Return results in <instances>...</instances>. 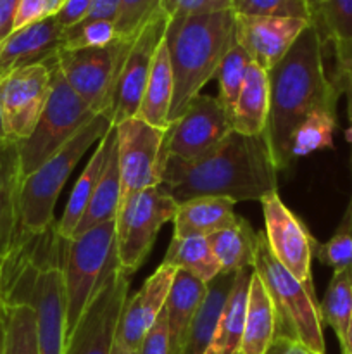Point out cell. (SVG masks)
<instances>
[{"instance_id": "6da1fadb", "label": "cell", "mask_w": 352, "mask_h": 354, "mask_svg": "<svg viewBox=\"0 0 352 354\" xmlns=\"http://www.w3.org/2000/svg\"><path fill=\"white\" fill-rule=\"evenodd\" d=\"M276 175L266 133L247 137L231 131L216 149L193 161L166 156L161 187L178 204L206 196L261 203L278 192Z\"/></svg>"}, {"instance_id": "7a4b0ae2", "label": "cell", "mask_w": 352, "mask_h": 354, "mask_svg": "<svg viewBox=\"0 0 352 354\" xmlns=\"http://www.w3.org/2000/svg\"><path fill=\"white\" fill-rule=\"evenodd\" d=\"M269 151L278 171L292 165V135L307 114L321 107L337 109L340 90L324 69V45L316 24L299 35L285 57L268 71Z\"/></svg>"}, {"instance_id": "3957f363", "label": "cell", "mask_w": 352, "mask_h": 354, "mask_svg": "<svg viewBox=\"0 0 352 354\" xmlns=\"http://www.w3.org/2000/svg\"><path fill=\"white\" fill-rule=\"evenodd\" d=\"M173 71V102L168 124L188 109L193 97L219 69L235 44V14L231 10L178 16L168 21L164 33Z\"/></svg>"}, {"instance_id": "277c9868", "label": "cell", "mask_w": 352, "mask_h": 354, "mask_svg": "<svg viewBox=\"0 0 352 354\" xmlns=\"http://www.w3.org/2000/svg\"><path fill=\"white\" fill-rule=\"evenodd\" d=\"M113 127L109 113L97 114L57 154L47 159L40 168L23 180L19 197V244L26 239L45 234L52 225H55L54 207L62 187L85 152L95 142L102 140Z\"/></svg>"}, {"instance_id": "5b68a950", "label": "cell", "mask_w": 352, "mask_h": 354, "mask_svg": "<svg viewBox=\"0 0 352 354\" xmlns=\"http://www.w3.org/2000/svg\"><path fill=\"white\" fill-rule=\"evenodd\" d=\"M119 270L116 256V220L97 225L66 241L62 277L66 297V341L93 297Z\"/></svg>"}, {"instance_id": "8992f818", "label": "cell", "mask_w": 352, "mask_h": 354, "mask_svg": "<svg viewBox=\"0 0 352 354\" xmlns=\"http://www.w3.org/2000/svg\"><path fill=\"white\" fill-rule=\"evenodd\" d=\"M252 270L264 283L273 301L276 311V334L295 339L317 354H326L316 290L307 289L276 261L264 232L257 234Z\"/></svg>"}, {"instance_id": "52a82bcc", "label": "cell", "mask_w": 352, "mask_h": 354, "mask_svg": "<svg viewBox=\"0 0 352 354\" xmlns=\"http://www.w3.org/2000/svg\"><path fill=\"white\" fill-rule=\"evenodd\" d=\"M97 114L72 92L57 64L52 76L50 95L40 120L33 133L19 144L21 171L24 178L57 154Z\"/></svg>"}, {"instance_id": "ba28073f", "label": "cell", "mask_w": 352, "mask_h": 354, "mask_svg": "<svg viewBox=\"0 0 352 354\" xmlns=\"http://www.w3.org/2000/svg\"><path fill=\"white\" fill-rule=\"evenodd\" d=\"M178 203L161 185L150 187L119 204L116 214V256L119 268L133 273L144 265L162 225L175 220Z\"/></svg>"}, {"instance_id": "9c48e42d", "label": "cell", "mask_w": 352, "mask_h": 354, "mask_svg": "<svg viewBox=\"0 0 352 354\" xmlns=\"http://www.w3.org/2000/svg\"><path fill=\"white\" fill-rule=\"evenodd\" d=\"M133 40L117 38L100 48L59 50L57 64L62 76L72 92L95 114H110L121 66Z\"/></svg>"}, {"instance_id": "30bf717a", "label": "cell", "mask_w": 352, "mask_h": 354, "mask_svg": "<svg viewBox=\"0 0 352 354\" xmlns=\"http://www.w3.org/2000/svg\"><path fill=\"white\" fill-rule=\"evenodd\" d=\"M57 55L0 76V107L7 140L21 144L33 133L52 88Z\"/></svg>"}, {"instance_id": "8fae6325", "label": "cell", "mask_w": 352, "mask_h": 354, "mask_svg": "<svg viewBox=\"0 0 352 354\" xmlns=\"http://www.w3.org/2000/svg\"><path fill=\"white\" fill-rule=\"evenodd\" d=\"M121 203L150 187L161 185L164 138L168 128L152 127L140 118L116 124ZM119 203V204H121Z\"/></svg>"}, {"instance_id": "7c38bea8", "label": "cell", "mask_w": 352, "mask_h": 354, "mask_svg": "<svg viewBox=\"0 0 352 354\" xmlns=\"http://www.w3.org/2000/svg\"><path fill=\"white\" fill-rule=\"evenodd\" d=\"M231 131V114L219 97L199 93L193 97L183 116L168 128L162 152L164 158L175 156L193 161L216 149Z\"/></svg>"}, {"instance_id": "4fadbf2b", "label": "cell", "mask_w": 352, "mask_h": 354, "mask_svg": "<svg viewBox=\"0 0 352 354\" xmlns=\"http://www.w3.org/2000/svg\"><path fill=\"white\" fill-rule=\"evenodd\" d=\"M130 273L117 270L93 297L71 337L64 354H110L117 334L121 311L128 299Z\"/></svg>"}, {"instance_id": "5bb4252c", "label": "cell", "mask_w": 352, "mask_h": 354, "mask_svg": "<svg viewBox=\"0 0 352 354\" xmlns=\"http://www.w3.org/2000/svg\"><path fill=\"white\" fill-rule=\"evenodd\" d=\"M266 223V241L276 261L289 270L307 289L314 290L311 261L316 239L309 234L299 216L292 213L280 199L278 192H271L261 199Z\"/></svg>"}, {"instance_id": "9a60e30c", "label": "cell", "mask_w": 352, "mask_h": 354, "mask_svg": "<svg viewBox=\"0 0 352 354\" xmlns=\"http://www.w3.org/2000/svg\"><path fill=\"white\" fill-rule=\"evenodd\" d=\"M168 21L169 17L162 10H159L141 28V31L135 37L133 44L128 48L123 66H121L113 109H110V120H113L114 127L119 124L121 121L137 116L148 76H150L152 64H154L155 52H157L161 41L164 40Z\"/></svg>"}, {"instance_id": "2e32d148", "label": "cell", "mask_w": 352, "mask_h": 354, "mask_svg": "<svg viewBox=\"0 0 352 354\" xmlns=\"http://www.w3.org/2000/svg\"><path fill=\"white\" fill-rule=\"evenodd\" d=\"M311 21L295 17L235 16V40L264 71L275 68Z\"/></svg>"}, {"instance_id": "e0dca14e", "label": "cell", "mask_w": 352, "mask_h": 354, "mask_svg": "<svg viewBox=\"0 0 352 354\" xmlns=\"http://www.w3.org/2000/svg\"><path fill=\"white\" fill-rule=\"evenodd\" d=\"M176 268L162 263L131 299H126L117 324L116 339L130 351L137 353L147 332L154 327L168 301L175 282Z\"/></svg>"}, {"instance_id": "ac0fdd59", "label": "cell", "mask_w": 352, "mask_h": 354, "mask_svg": "<svg viewBox=\"0 0 352 354\" xmlns=\"http://www.w3.org/2000/svg\"><path fill=\"white\" fill-rule=\"evenodd\" d=\"M62 45L64 28L55 16L12 31L0 41V76L24 66L48 61L59 54Z\"/></svg>"}, {"instance_id": "d6986e66", "label": "cell", "mask_w": 352, "mask_h": 354, "mask_svg": "<svg viewBox=\"0 0 352 354\" xmlns=\"http://www.w3.org/2000/svg\"><path fill=\"white\" fill-rule=\"evenodd\" d=\"M23 180L19 144L0 140V268L21 241L19 197Z\"/></svg>"}, {"instance_id": "ffe728a7", "label": "cell", "mask_w": 352, "mask_h": 354, "mask_svg": "<svg viewBox=\"0 0 352 354\" xmlns=\"http://www.w3.org/2000/svg\"><path fill=\"white\" fill-rule=\"evenodd\" d=\"M206 292V283L183 270H176L175 282L164 306L166 318H168L169 354H183L190 328Z\"/></svg>"}, {"instance_id": "44dd1931", "label": "cell", "mask_w": 352, "mask_h": 354, "mask_svg": "<svg viewBox=\"0 0 352 354\" xmlns=\"http://www.w3.org/2000/svg\"><path fill=\"white\" fill-rule=\"evenodd\" d=\"M235 204L226 197H193L178 204L173 220V237H209L216 232L233 227L238 221Z\"/></svg>"}, {"instance_id": "7402d4cb", "label": "cell", "mask_w": 352, "mask_h": 354, "mask_svg": "<svg viewBox=\"0 0 352 354\" xmlns=\"http://www.w3.org/2000/svg\"><path fill=\"white\" fill-rule=\"evenodd\" d=\"M116 128L113 127L107 131L106 137L99 142L97 149L93 151L92 158H90L88 165L85 166V169L79 175L78 182L75 183V189H72L71 196H69L62 218L57 223V234L64 241H71L72 235H75L76 227L79 225L86 207H88L90 199H92L93 192H95L97 183H99L104 168L107 165L110 151H113L114 144H116Z\"/></svg>"}, {"instance_id": "603a6c76", "label": "cell", "mask_w": 352, "mask_h": 354, "mask_svg": "<svg viewBox=\"0 0 352 354\" xmlns=\"http://www.w3.org/2000/svg\"><path fill=\"white\" fill-rule=\"evenodd\" d=\"M269 118L268 71L252 62L238 99L231 111L233 131L257 137L266 131Z\"/></svg>"}, {"instance_id": "cb8c5ba5", "label": "cell", "mask_w": 352, "mask_h": 354, "mask_svg": "<svg viewBox=\"0 0 352 354\" xmlns=\"http://www.w3.org/2000/svg\"><path fill=\"white\" fill-rule=\"evenodd\" d=\"M252 268L237 272L233 287L230 290L223 313H221L217 327L214 330L213 341L206 354H238L244 337L245 311H247L248 287H251Z\"/></svg>"}, {"instance_id": "d4e9b609", "label": "cell", "mask_w": 352, "mask_h": 354, "mask_svg": "<svg viewBox=\"0 0 352 354\" xmlns=\"http://www.w3.org/2000/svg\"><path fill=\"white\" fill-rule=\"evenodd\" d=\"M276 335V311L273 301L255 272H252L245 311L242 354H266Z\"/></svg>"}, {"instance_id": "484cf974", "label": "cell", "mask_w": 352, "mask_h": 354, "mask_svg": "<svg viewBox=\"0 0 352 354\" xmlns=\"http://www.w3.org/2000/svg\"><path fill=\"white\" fill-rule=\"evenodd\" d=\"M237 272H221L211 283H207V292L202 304L195 315L192 328H190L188 341H186L183 354H206L213 341L214 330L217 327L224 303H226L230 290L233 287Z\"/></svg>"}, {"instance_id": "4316f807", "label": "cell", "mask_w": 352, "mask_h": 354, "mask_svg": "<svg viewBox=\"0 0 352 354\" xmlns=\"http://www.w3.org/2000/svg\"><path fill=\"white\" fill-rule=\"evenodd\" d=\"M173 102V71L164 40L155 52L150 76L141 97L140 107L135 118L159 128H169L168 116Z\"/></svg>"}, {"instance_id": "83f0119b", "label": "cell", "mask_w": 352, "mask_h": 354, "mask_svg": "<svg viewBox=\"0 0 352 354\" xmlns=\"http://www.w3.org/2000/svg\"><path fill=\"white\" fill-rule=\"evenodd\" d=\"M207 241L223 272L235 273L254 266L257 232H254L245 218L238 216L233 227L209 235Z\"/></svg>"}, {"instance_id": "f1b7e54d", "label": "cell", "mask_w": 352, "mask_h": 354, "mask_svg": "<svg viewBox=\"0 0 352 354\" xmlns=\"http://www.w3.org/2000/svg\"><path fill=\"white\" fill-rule=\"evenodd\" d=\"M121 203V176H119V166H117V137L116 144H114L113 151H110L107 165L104 168L102 176H100L99 183L95 187L92 199H90L88 207H86L85 214H83L81 221L76 227L75 235L83 234V232L90 230V228L97 227V225L107 223V221L116 220L117 209H119ZM72 235V237H75Z\"/></svg>"}, {"instance_id": "f546056e", "label": "cell", "mask_w": 352, "mask_h": 354, "mask_svg": "<svg viewBox=\"0 0 352 354\" xmlns=\"http://www.w3.org/2000/svg\"><path fill=\"white\" fill-rule=\"evenodd\" d=\"M162 263L190 273L206 286L223 272L207 237H173Z\"/></svg>"}, {"instance_id": "4dcf8cb0", "label": "cell", "mask_w": 352, "mask_h": 354, "mask_svg": "<svg viewBox=\"0 0 352 354\" xmlns=\"http://www.w3.org/2000/svg\"><path fill=\"white\" fill-rule=\"evenodd\" d=\"M352 315V266L333 272L326 287L323 301L320 303V317L337 335L340 346L344 344L349 322Z\"/></svg>"}, {"instance_id": "1f68e13d", "label": "cell", "mask_w": 352, "mask_h": 354, "mask_svg": "<svg viewBox=\"0 0 352 354\" xmlns=\"http://www.w3.org/2000/svg\"><path fill=\"white\" fill-rule=\"evenodd\" d=\"M324 45H331L335 57L352 47V0H323L313 14Z\"/></svg>"}, {"instance_id": "d6a6232c", "label": "cell", "mask_w": 352, "mask_h": 354, "mask_svg": "<svg viewBox=\"0 0 352 354\" xmlns=\"http://www.w3.org/2000/svg\"><path fill=\"white\" fill-rule=\"evenodd\" d=\"M337 130V109L321 107L307 114L292 135V158H302L314 151L333 147Z\"/></svg>"}, {"instance_id": "836d02e7", "label": "cell", "mask_w": 352, "mask_h": 354, "mask_svg": "<svg viewBox=\"0 0 352 354\" xmlns=\"http://www.w3.org/2000/svg\"><path fill=\"white\" fill-rule=\"evenodd\" d=\"M2 354H40L37 320L30 304H3Z\"/></svg>"}, {"instance_id": "e575fe53", "label": "cell", "mask_w": 352, "mask_h": 354, "mask_svg": "<svg viewBox=\"0 0 352 354\" xmlns=\"http://www.w3.org/2000/svg\"><path fill=\"white\" fill-rule=\"evenodd\" d=\"M251 64V55L235 40V44L226 52L216 73L217 80H219V95L217 97H219L221 102L224 104V107H226L230 114L233 111V106L237 102L242 86H244L245 76H247Z\"/></svg>"}, {"instance_id": "d590c367", "label": "cell", "mask_w": 352, "mask_h": 354, "mask_svg": "<svg viewBox=\"0 0 352 354\" xmlns=\"http://www.w3.org/2000/svg\"><path fill=\"white\" fill-rule=\"evenodd\" d=\"M313 256L323 265L330 266L333 272L352 266V199L344 220L328 242L314 241Z\"/></svg>"}, {"instance_id": "8d00e7d4", "label": "cell", "mask_w": 352, "mask_h": 354, "mask_svg": "<svg viewBox=\"0 0 352 354\" xmlns=\"http://www.w3.org/2000/svg\"><path fill=\"white\" fill-rule=\"evenodd\" d=\"M235 16L295 17L313 21V10L306 0H231Z\"/></svg>"}, {"instance_id": "74e56055", "label": "cell", "mask_w": 352, "mask_h": 354, "mask_svg": "<svg viewBox=\"0 0 352 354\" xmlns=\"http://www.w3.org/2000/svg\"><path fill=\"white\" fill-rule=\"evenodd\" d=\"M117 40L116 24L109 21H81L64 30L62 48H100Z\"/></svg>"}, {"instance_id": "f35d334b", "label": "cell", "mask_w": 352, "mask_h": 354, "mask_svg": "<svg viewBox=\"0 0 352 354\" xmlns=\"http://www.w3.org/2000/svg\"><path fill=\"white\" fill-rule=\"evenodd\" d=\"M161 10V0H119L116 33L121 40H133L141 28Z\"/></svg>"}, {"instance_id": "ab89813d", "label": "cell", "mask_w": 352, "mask_h": 354, "mask_svg": "<svg viewBox=\"0 0 352 354\" xmlns=\"http://www.w3.org/2000/svg\"><path fill=\"white\" fill-rule=\"evenodd\" d=\"M66 0H19L12 31L57 16Z\"/></svg>"}, {"instance_id": "60d3db41", "label": "cell", "mask_w": 352, "mask_h": 354, "mask_svg": "<svg viewBox=\"0 0 352 354\" xmlns=\"http://www.w3.org/2000/svg\"><path fill=\"white\" fill-rule=\"evenodd\" d=\"M161 10L166 16H199V14L231 10V0H161Z\"/></svg>"}, {"instance_id": "b9f144b4", "label": "cell", "mask_w": 352, "mask_h": 354, "mask_svg": "<svg viewBox=\"0 0 352 354\" xmlns=\"http://www.w3.org/2000/svg\"><path fill=\"white\" fill-rule=\"evenodd\" d=\"M135 354H169V334L166 310H162V313L159 315L157 322L147 332L140 348Z\"/></svg>"}, {"instance_id": "7bdbcfd3", "label": "cell", "mask_w": 352, "mask_h": 354, "mask_svg": "<svg viewBox=\"0 0 352 354\" xmlns=\"http://www.w3.org/2000/svg\"><path fill=\"white\" fill-rule=\"evenodd\" d=\"M90 6H92V0H66L62 9L55 16V19H57V23L64 30L66 28H71L85 19Z\"/></svg>"}, {"instance_id": "ee69618b", "label": "cell", "mask_w": 352, "mask_h": 354, "mask_svg": "<svg viewBox=\"0 0 352 354\" xmlns=\"http://www.w3.org/2000/svg\"><path fill=\"white\" fill-rule=\"evenodd\" d=\"M340 92L349 97V116L352 120V47L337 57V78L333 80Z\"/></svg>"}, {"instance_id": "f6af8a7d", "label": "cell", "mask_w": 352, "mask_h": 354, "mask_svg": "<svg viewBox=\"0 0 352 354\" xmlns=\"http://www.w3.org/2000/svg\"><path fill=\"white\" fill-rule=\"evenodd\" d=\"M119 14V0H92L88 14L83 21H109L116 24Z\"/></svg>"}, {"instance_id": "bcb514c9", "label": "cell", "mask_w": 352, "mask_h": 354, "mask_svg": "<svg viewBox=\"0 0 352 354\" xmlns=\"http://www.w3.org/2000/svg\"><path fill=\"white\" fill-rule=\"evenodd\" d=\"M266 354H317L311 351L307 346H304L302 342L295 341V339H290L286 335H275L273 342L269 344L268 353Z\"/></svg>"}, {"instance_id": "7dc6e473", "label": "cell", "mask_w": 352, "mask_h": 354, "mask_svg": "<svg viewBox=\"0 0 352 354\" xmlns=\"http://www.w3.org/2000/svg\"><path fill=\"white\" fill-rule=\"evenodd\" d=\"M17 6H19V0H0V41H3L12 33Z\"/></svg>"}, {"instance_id": "c3c4849f", "label": "cell", "mask_w": 352, "mask_h": 354, "mask_svg": "<svg viewBox=\"0 0 352 354\" xmlns=\"http://www.w3.org/2000/svg\"><path fill=\"white\" fill-rule=\"evenodd\" d=\"M340 348H342V354H352V315H351V322H349L347 334H345V341Z\"/></svg>"}, {"instance_id": "681fc988", "label": "cell", "mask_w": 352, "mask_h": 354, "mask_svg": "<svg viewBox=\"0 0 352 354\" xmlns=\"http://www.w3.org/2000/svg\"><path fill=\"white\" fill-rule=\"evenodd\" d=\"M110 354H135V353L130 351V349H128L126 346H123L116 339V341H114V346H113V353H110Z\"/></svg>"}, {"instance_id": "f907efd6", "label": "cell", "mask_w": 352, "mask_h": 354, "mask_svg": "<svg viewBox=\"0 0 352 354\" xmlns=\"http://www.w3.org/2000/svg\"><path fill=\"white\" fill-rule=\"evenodd\" d=\"M3 351V304L0 301V354Z\"/></svg>"}, {"instance_id": "816d5d0a", "label": "cell", "mask_w": 352, "mask_h": 354, "mask_svg": "<svg viewBox=\"0 0 352 354\" xmlns=\"http://www.w3.org/2000/svg\"><path fill=\"white\" fill-rule=\"evenodd\" d=\"M306 3L311 7V10H313V14H314V10H317V7L323 3V0H306Z\"/></svg>"}, {"instance_id": "f5cc1de1", "label": "cell", "mask_w": 352, "mask_h": 354, "mask_svg": "<svg viewBox=\"0 0 352 354\" xmlns=\"http://www.w3.org/2000/svg\"><path fill=\"white\" fill-rule=\"evenodd\" d=\"M0 140H7L6 128H3V118H2V107H0Z\"/></svg>"}, {"instance_id": "db71d44e", "label": "cell", "mask_w": 352, "mask_h": 354, "mask_svg": "<svg viewBox=\"0 0 352 354\" xmlns=\"http://www.w3.org/2000/svg\"><path fill=\"white\" fill-rule=\"evenodd\" d=\"M238 354H242V353H238Z\"/></svg>"}]
</instances>
